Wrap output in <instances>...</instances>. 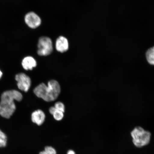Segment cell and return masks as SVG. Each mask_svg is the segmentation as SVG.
<instances>
[{
  "mask_svg": "<svg viewBox=\"0 0 154 154\" xmlns=\"http://www.w3.org/2000/svg\"><path fill=\"white\" fill-rule=\"evenodd\" d=\"M7 140L6 134L0 130V148L5 147L7 145Z\"/></svg>",
  "mask_w": 154,
  "mask_h": 154,
  "instance_id": "obj_11",
  "label": "cell"
},
{
  "mask_svg": "<svg viewBox=\"0 0 154 154\" xmlns=\"http://www.w3.org/2000/svg\"><path fill=\"white\" fill-rule=\"evenodd\" d=\"M34 93L38 97L47 102H51L57 99L60 92V87L55 80L48 82V85L42 83L34 88Z\"/></svg>",
  "mask_w": 154,
  "mask_h": 154,
  "instance_id": "obj_2",
  "label": "cell"
},
{
  "mask_svg": "<svg viewBox=\"0 0 154 154\" xmlns=\"http://www.w3.org/2000/svg\"><path fill=\"white\" fill-rule=\"evenodd\" d=\"M63 113L62 112L57 110L53 114L54 118L57 121L61 120L63 118Z\"/></svg>",
  "mask_w": 154,
  "mask_h": 154,
  "instance_id": "obj_13",
  "label": "cell"
},
{
  "mask_svg": "<svg viewBox=\"0 0 154 154\" xmlns=\"http://www.w3.org/2000/svg\"><path fill=\"white\" fill-rule=\"evenodd\" d=\"M23 99L22 94L17 90H8L3 92L0 102V115L8 119L12 116L16 109L14 101H20Z\"/></svg>",
  "mask_w": 154,
  "mask_h": 154,
  "instance_id": "obj_1",
  "label": "cell"
},
{
  "mask_svg": "<svg viewBox=\"0 0 154 154\" xmlns=\"http://www.w3.org/2000/svg\"><path fill=\"white\" fill-rule=\"evenodd\" d=\"M56 110L57 109L54 107H52L50 108L49 109V112L51 114L53 115Z\"/></svg>",
  "mask_w": 154,
  "mask_h": 154,
  "instance_id": "obj_15",
  "label": "cell"
},
{
  "mask_svg": "<svg viewBox=\"0 0 154 154\" xmlns=\"http://www.w3.org/2000/svg\"><path fill=\"white\" fill-rule=\"evenodd\" d=\"M146 60L150 65L154 66V46L148 49L146 53Z\"/></svg>",
  "mask_w": 154,
  "mask_h": 154,
  "instance_id": "obj_10",
  "label": "cell"
},
{
  "mask_svg": "<svg viewBox=\"0 0 154 154\" xmlns=\"http://www.w3.org/2000/svg\"><path fill=\"white\" fill-rule=\"evenodd\" d=\"M55 48L59 52L63 53L66 52L69 48L68 40L64 36H59L56 42Z\"/></svg>",
  "mask_w": 154,
  "mask_h": 154,
  "instance_id": "obj_7",
  "label": "cell"
},
{
  "mask_svg": "<svg viewBox=\"0 0 154 154\" xmlns=\"http://www.w3.org/2000/svg\"><path fill=\"white\" fill-rule=\"evenodd\" d=\"M67 154H75V152L72 150H70L67 152Z\"/></svg>",
  "mask_w": 154,
  "mask_h": 154,
  "instance_id": "obj_16",
  "label": "cell"
},
{
  "mask_svg": "<svg viewBox=\"0 0 154 154\" xmlns=\"http://www.w3.org/2000/svg\"><path fill=\"white\" fill-rule=\"evenodd\" d=\"M133 138V142L135 146L141 147L149 143L151 134L140 127L135 128L131 132Z\"/></svg>",
  "mask_w": 154,
  "mask_h": 154,
  "instance_id": "obj_3",
  "label": "cell"
},
{
  "mask_svg": "<svg viewBox=\"0 0 154 154\" xmlns=\"http://www.w3.org/2000/svg\"><path fill=\"white\" fill-rule=\"evenodd\" d=\"M54 107L57 111H60L64 112L65 111V106L61 102H57L55 104Z\"/></svg>",
  "mask_w": 154,
  "mask_h": 154,
  "instance_id": "obj_14",
  "label": "cell"
},
{
  "mask_svg": "<svg viewBox=\"0 0 154 154\" xmlns=\"http://www.w3.org/2000/svg\"><path fill=\"white\" fill-rule=\"evenodd\" d=\"M15 79L19 89L25 92L28 91L31 85V80L29 77L24 73H21L16 75Z\"/></svg>",
  "mask_w": 154,
  "mask_h": 154,
  "instance_id": "obj_5",
  "label": "cell"
},
{
  "mask_svg": "<svg viewBox=\"0 0 154 154\" xmlns=\"http://www.w3.org/2000/svg\"><path fill=\"white\" fill-rule=\"evenodd\" d=\"M45 113L40 109L34 112L32 115V122L40 126L43 124L45 121Z\"/></svg>",
  "mask_w": 154,
  "mask_h": 154,
  "instance_id": "obj_8",
  "label": "cell"
},
{
  "mask_svg": "<svg viewBox=\"0 0 154 154\" xmlns=\"http://www.w3.org/2000/svg\"><path fill=\"white\" fill-rule=\"evenodd\" d=\"M24 21L29 27L32 29L38 28L42 23L40 17L34 12H30L26 14L24 17Z\"/></svg>",
  "mask_w": 154,
  "mask_h": 154,
  "instance_id": "obj_6",
  "label": "cell"
},
{
  "mask_svg": "<svg viewBox=\"0 0 154 154\" xmlns=\"http://www.w3.org/2000/svg\"><path fill=\"white\" fill-rule=\"evenodd\" d=\"M39 154H57V152L53 148L47 146L45 148V150L40 152Z\"/></svg>",
  "mask_w": 154,
  "mask_h": 154,
  "instance_id": "obj_12",
  "label": "cell"
},
{
  "mask_svg": "<svg viewBox=\"0 0 154 154\" xmlns=\"http://www.w3.org/2000/svg\"><path fill=\"white\" fill-rule=\"evenodd\" d=\"M22 66L25 70H32L37 65V63L34 58L30 56L26 57L23 59Z\"/></svg>",
  "mask_w": 154,
  "mask_h": 154,
  "instance_id": "obj_9",
  "label": "cell"
},
{
  "mask_svg": "<svg viewBox=\"0 0 154 154\" xmlns=\"http://www.w3.org/2000/svg\"><path fill=\"white\" fill-rule=\"evenodd\" d=\"M3 75V72H2V71L0 70V79H1L2 76Z\"/></svg>",
  "mask_w": 154,
  "mask_h": 154,
  "instance_id": "obj_17",
  "label": "cell"
},
{
  "mask_svg": "<svg viewBox=\"0 0 154 154\" xmlns=\"http://www.w3.org/2000/svg\"><path fill=\"white\" fill-rule=\"evenodd\" d=\"M38 54L41 56H46L51 54L53 51V45L51 40L49 37L43 36L38 40Z\"/></svg>",
  "mask_w": 154,
  "mask_h": 154,
  "instance_id": "obj_4",
  "label": "cell"
}]
</instances>
